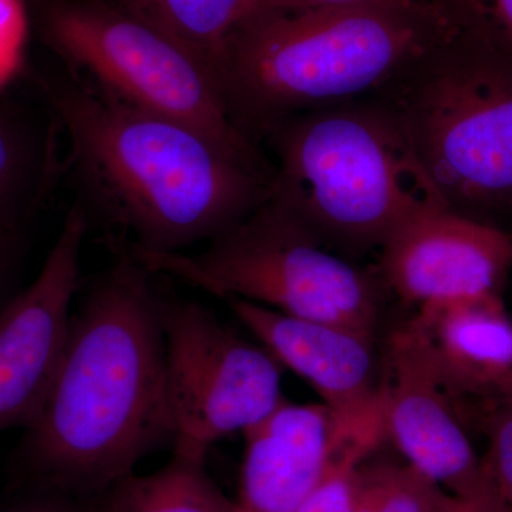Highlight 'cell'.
Wrapping results in <instances>:
<instances>
[{"label": "cell", "mask_w": 512, "mask_h": 512, "mask_svg": "<svg viewBox=\"0 0 512 512\" xmlns=\"http://www.w3.org/2000/svg\"><path fill=\"white\" fill-rule=\"evenodd\" d=\"M16 232L10 231L5 225L0 222V245L9 244L15 239Z\"/></svg>", "instance_id": "27"}, {"label": "cell", "mask_w": 512, "mask_h": 512, "mask_svg": "<svg viewBox=\"0 0 512 512\" xmlns=\"http://www.w3.org/2000/svg\"><path fill=\"white\" fill-rule=\"evenodd\" d=\"M26 35V16L20 0H0V86L19 64Z\"/></svg>", "instance_id": "22"}, {"label": "cell", "mask_w": 512, "mask_h": 512, "mask_svg": "<svg viewBox=\"0 0 512 512\" xmlns=\"http://www.w3.org/2000/svg\"><path fill=\"white\" fill-rule=\"evenodd\" d=\"M511 268V232L439 207L397 229L375 271L384 291L417 309L500 293Z\"/></svg>", "instance_id": "11"}, {"label": "cell", "mask_w": 512, "mask_h": 512, "mask_svg": "<svg viewBox=\"0 0 512 512\" xmlns=\"http://www.w3.org/2000/svg\"><path fill=\"white\" fill-rule=\"evenodd\" d=\"M365 2H375V0H264L259 10L326 8V6L355 5V3Z\"/></svg>", "instance_id": "24"}, {"label": "cell", "mask_w": 512, "mask_h": 512, "mask_svg": "<svg viewBox=\"0 0 512 512\" xmlns=\"http://www.w3.org/2000/svg\"><path fill=\"white\" fill-rule=\"evenodd\" d=\"M256 342L315 390L346 439L382 443V352L376 335L293 318L242 299H227Z\"/></svg>", "instance_id": "10"}, {"label": "cell", "mask_w": 512, "mask_h": 512, "mask_svg": "<svg viewBox=\"0 0 512 512\" xmlns=\"http://www.w3.org/2000/svg\"><path fill=\"white\" fill-rule=\"evenodd\" d=\"M261 147L274 168L269 198L350 261L379 254L420 212L446 208L402 123L376 97L286 119Z\"/></svg>", "instance_id": "4"}, {"label": "cell", "mask_w": 512, "mask_h": 512, "mask_svg": "<svg viewBox=\"0 0 512 512\" xmlns=\"http://www.w3.org/2000/svg\"><path fill=\"white\" fill-rule=\"evenodd\" d=\"M52 174L49 138L0 103V222L6 228L16 232L23 215L45 194Z\"/></svg>", "instance_id": "17"}, {"label": "cell", "mask_w": 512, "mask_h": 512, "mask_svg": "<svg viewBox=\"0 0 512 512\" xmlns=\"http://www.w3.org/2000/svg\"><path fill=\"white\" fill-rule=\"evenodd\" d=\"M235 512H295L346 440L323 404L284 400L244 433Z\"/></svg>", "instance_id": "14"}, {"label": "cell", "mask_w": 512, "mask_h": 512, "mask_svg": "<svg viewBox=\"0 0 512 512\" xmlns=\"http://www.w3.org/2000/svg\"><path fill=\"white\" fill-rule=\"evenodd\" d=\"M87 229L86 211L73 205L35 281L0 311V431L29 430L52 392L69 338Z\"/></svg>", "instance_id": "9"}, {"label": "cell", "mask_w": 512, "mask_h": 512, "mask_svg": "<svg viewBox=\"0 0 512 512\" xmlns=\"http://www.w3.org/2000/svg\"><path fill=\"white\" fill-rule=\"evenodd\" d=\"M13 242L0 245V293H2L3 285H5L6 276H8L10 255H12ZM2 311V309H0Z\"/></svg>", "instance_id": "26"}, {"label": "cell", "mask_w": 512, "mask_h": 512, "mask_svg": "<svg viewBox=\"0 0 512 512\" xmlns=\"http://www.w3.org/2000/svg\"><path fill=\"white\" fill-rule=\"evenodd\" d=\"M161 323L173 454L205 461L212 444L284 402L278 360L201 303L163 295Z\"/></svg>", "instance_id": "8"}, {"label": "cell", "mask_w": 512, "mask_h": 512, "mask_svg": "<svg viewBox=\"0 0 512 512\" xmlns=\"http://www.w3.org/2000/svg\"><path fill=\"white\" fill-rule=\"evenodd\" d=\"M3 512H89L80 508L79 505L69 503V501L59 500V498L49 497L42 500L30 501L10 508Z\"/></svg>", "instance_id": "25"}, {"label": "cell", "mask_w": 512, "mask_h": 512, "mask_svg": "<svg viewBox=\"0 0 512 512\" xmlns=\"http://www.w3.org/2000/svg\"><path fill=\"white\" fill-rule=\"evenodd\" d=\"M143 20L190 47L217 72L222 49L235 29L264 0H100ZM218 76V74H217Z\"/></svg>", "instance_id": "15"}, {"label": "cell", "mask_w": 512, "mask_h": 512, "mask_svg": "<svg viewBox=\"0 0 512 512\" xmlns=\"http://www.w3.org/2000/svg\"><path fill=\"white\" fill-rule=\"evenodd\" d=\"M104 512H235L205 471V461L173 454L156 473L130 476L107 490Z\"/></svg>", "instance_id": "16"}, {"label": "cell", "mask_w": 512, "mask_h": 512, "mask_svg": "<svg viewBox=\"0 0 512 512\" xmlns=\"http://www.w3.org/2000/svg\"><path fill=\"white\" fill-rule=\"evenodd\" d=\"M466 26L448 0L259 10L228 37L218 82L232 123L261 147L286 119L379 96Z\"/></svg>", "instance_id": "3"}, {"label": "cell", "mask_w": 512, "mask_h": 512, "mask_svg": "<svg viewBox=\"0 0 512 512\" xmlns=\"http://www.w3.org/2000/svg\"><path fill=\"white\" fill-rule=\"evenodd\" d=\"M461 18L512 57V0H448Z\"/></svg>", "instance_id": "21"}, {"label": "cell", "mask_w": 512, "mask_h": 512, "mask_svg": "<svg viewBox=\"0 0 512 512\" xmlns=\"http://www.w3.org/2000/svg\"><path fill=\"white\" fill-rule=\"evenodd\" d=\"M380 407L384 439L419 473L447 493L466 495L488 481L467 424L443 389L407 323L382 350Z\"/></svg>", "instance_id": "12"}, {"label": "cell", "mask_w": 512, "mask_h": 512, "mask_svg": "<svg viewBox=\"0 0 512 512\" xmlns=\"http://www.w3.org/2000/svg\"><path fill=\"white\" fill-rule=\"evenodd\" d=\"M439 512H512L488 480L483 487L466 495H451Z\"/></svg>", "instance_id": "23"}, {"label": "cell", "mask_w": 512, "mask_h": 512, "mask_svg": "<svg viewBox=\"0 0 512 512\" xmlns=\"http://www.w3.org/2000/svg\"><path fill=\"white\" fill-rule=\"evenodd\" d=\"M488 437L483 467L488 480L512 508V399L488 407L477 419Z\"/></svg>", "instance_id": "20"}, {"label": "cell", "mask_w": 512, "mask_h": 512, "mask_svg": "<svg viewBox=\"0 0 512 512\" xmlns=\"http://www.w3.org/2000/svg\"><path fill=\"white\" fill-rule=\"evenodd\" d=\"M119 249L72 315L52 392L15 456L19 478L45 493H104L174 443L163 293L153 272Z\"/></svg>", "instance_id": "1"}, {"label": "cell", "mask_w": 512, "mask_h": 512, "mask_svg": "<svg viewBox=\"0 0 512 512\" xmlns=\"http://www.w3.org/2000/svg\"><path fill=\"white\" fill-rule=\"evenodd\" d=\"M406 323L464 423L512 399V318L501 293L420 306Z\"/></svg>", "instance_id": "13"}, {"label": "cell", "mask_w": 512, "mask_h": 512, "mask_svg": "<svg viewBox=\"0 0 512 512\" xmlns=\"http://www.w3.org/2000/svg\"><path fill=\"white\" fill-rule=\"evenodd\" d=\"M46 37L72 76L111 99L265 153L232 123L214 67L143 20L100 0L62 2L47 13Z\"/></svg>", "instance_id": "7"}, {"label": "cell", "mask_w": 512, "mask_h": 512, "mask_svg": "<svg viewBox=\"0 0 512 512\" xmlns=\"http://www.w3.org/2000/svg\"><path fill=\"white\" fill-rule=\"evenodd\" d=\"M451 495L407 463H363L353 512H439Z\"/></svg>", "instance_id": "18"}, {"label": "cell", "mask_w": 512, "mask_h": 512, "mask_svg": "<svg viewBox=\"0 0 512 512\" xmlns=\"http://www.w3.org/2000/svg\"><path fill=\"white\" fill-rule=\"evenodd\" d=\"M448 211L510 232L512 57L470 26L376 96Z\"/></svg>", "instance_id": "5"}, {"label": "cell", "mask_w": 512, "mask_h": 512, "mask_svg": "<svg viewBox=\"0 0 512 512\" xmlns=\"http://www.w3.org/2000/svg\"><path fill=\"white\" fill-rule=\"evenodd\" d=\"M379 444L375 440H343L319 483L295 512H353L360 467Z\"/></svg>", "instance_id": "19"}, {"label": "cell", "mask_w": 512, "mask_h": 512, "mask_svg": "<svg viewBox=\"0 0 512 512\" xmlns=\"http://www.w3.org/2000/svg\"><path fill=\"white\" fill-rule=\"evenodd\" d=\"M128 254L153 274L173 275L225 301L372 335L386 293L375 269L336 254L271 198L204 251Z\"/></svg>", "instance_id": "6"}, {"label": "cell", "mask_w": 512, "mask_h": 512, "mask_svg": "<svg viewBox=\"0 0 512 512\" xmlns=\"http://www.w3.org/2000/svg\"><path fill=\"white\" fill-rule=\"evenodd\" d=\"M69 141L83 200L134 254L185 251L271 197L274 168L198 130L134 109L77 79L39 80Z\"/></svg>", "instance_id": "2"}]
</instances>
